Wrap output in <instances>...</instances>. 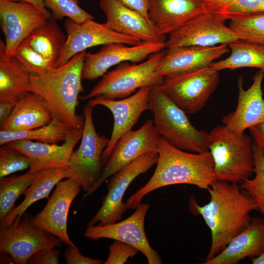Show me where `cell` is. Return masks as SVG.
I'll return each instance as SVG.
<instances>
[{"instance_id": "obj_31", "label": "cell", "mask_w": 264, "mask_h": 264, "mask_svg": "<svg viewBox=\"0 0 264 264\" xmlns=\"http://www.w3.org/2000/svg\"><path fill=\"white\" fill-rule=\"evenodd\" d=\"M36 173L29 169L22 175L0 178V220L15 208L16 201L29 186Z\"/></svg>"}, {"instance_id": "obj_22", "label": "cell", "mask_w": 264, "mask_h": 264, "mask_svg": "<svg viewBox=\"0 0 264 264\" xmlns=\"http://www.w3.org/2000/svg\"><path fill=\"white\" fill-rule=\"evenodd\" d=\"M229 51L226 44L213 46H183L164 49L156 70L160 76L210 66L213 61Z\"/></svg>"}, {"instance_id": "obj_27", "label": "cell", "mask_w": 264, "mask_h": 264, "mask_svg": "<svg viewBox=\"0 0 264 264\" xmlns=\"http://www.w3.org/2000/svg\"><path fill=\"white\" fill-rule=\"evenodd\" d=\"M0 40V102L19 98L30 91V74L14 57H6Z\"/></svg>"}, {"instance_id": "obj_39", "label": "cell", "mask_w": 264, "mask_h": 264, "mask_svg": "<svg viewBox=\"0 0 264 264\" xmlns=\"http://www.w3.org/2000/svg\"><path fill=\"white\" fill-rule=\"evenodd\" d=\"M59 252L53 247H45L35 253L29 259L30 264H58Z\"/></svg>"}, {"instance_id": "obj_37", "label": "cell", "mask_w": 264, "mask_h": 264, "mask_svg": "<svg viewBox=\"0 0 264 264\" xmlns=\"http://www.w3.org/2000/svg\"><path fill=\"white\" fill-rule=\"evenodd\" d=\"M0 148V178L29 168L28 157L12 148L7 144Z\"/></svg>"}, {"instance_id": "obj_41", "label": "cell", "mask_w": 264, "mask_h": 264, "mask_svg": "<svg viewBox=\"0 0 264 264\" xmlns=\"http://www.w3.org/2000/svg\"><path fill=\"white\" fill-rule=\"evenodd\" d=\"M117 0L125 6L139 12L150 21L148 17L149 0Z\"/></svg>"}, {"instance_id": "obj_46", "label": "cell", "mask_w": 264, "mask_h": 264, "mask_svg": "<svg viewBox=\"0 0 264 264\" xmlns=\"http://www.w3.org/2000/svg\"><path fill=\"white\" fill-rule=\"evenodd\" d=\"M262 11H264V0L263 2Z\"/></svg>"}, {"instance_id": "obj_33", "label": "cell", "mask_w": 264, "mask_h": 264, "mask_svg": "<svg viewBox=\"0 0 264 264\" xmlns=\"http://www.w3.org/2000/svg\"><path fill=\"white\" fill-rule=\"evenodd\" d=\"M209 11L225 20L234 15L262 11L264 0H200Z\"/></svg>"}, {"instance_id": "obj_1", "label": "cell", "mask_w": 264, "mask_h": 264, "mask_svg": "<svg viewBox=\"0 0 264 264\" xmlns=\"http://www.w3.org/2000/svg\"><path fill=\"white\" fill-rule=\"evenodd\" d=\"M210 198L206 204L189 200V210L200 215L209 228L211 244L205 261L219 254L250 223V213L257 208L250 195L239 184L217 180L207 190Z\"/></svg>"}, {"instance_id": "obj_29", "label": "cell", "mask_w": 264, "mask_h": 264, "mask_svg": "<svg viewBox=\"0 0 264 264\" xmlns=\"http://www.w3.org/2000/svg\"><path fill=\"white\" fill-rule=\"evenodd\" d=\"M66 36L52 17L35 29L22 43L54 64L66 41Z\"/></svg>"}, {"instance_id": "obj_16", "label": "cell", "mask_w": 264, "mask_h": 264, "mask_svg": "<svg viewBox=\"0 0 264 264\" xmlns=\"http://www.w3.org/2000/svg\"><path fill=\"white\" fill-rule=\"evenodd\" d=\"M0 18L7 58L13 56L24 40L49 19L29 3L10 0H0Z\"/></svg>"}, {"instance_id": "obj_36", "label": "cell", "mask_w": 264, "mask_h": 264, "mask_svg": "<svg viewBox=\"0 0 264 264\" xmlns=\"http://www.w3.org/2000/svg\"><path fill=\"white\" fill-rule=\"evenodd\" d=\"M14 56L31 75H40L54 68V64L30 46L22 43Z\"/></svg>"}, {"instance_id": "obj_4", "label": "cell", "mask_w": 264, "mask_h": 264, "mask_svg": "<svg viewBox=\"0 0 264 264\" xmlns=\"http://www.w3.org/2000/svg\"><path fill=\"white\" fill-rule=\"evenodd\" d=\"M148 110L154 114V124L159 135L175 147L189 152L208 151V133L198 130L185 111L163 91L160 85L151 87Z\"/></svg>"}, {"instance_id": "obj_28", "label": "cell", "mask_w": 264, "mask_h": 264, "mask_svg": "<svg viewBox=\"0 0 264 264\" xmlns=\"http://www.w3.org/2000/svg\"><path fill=\"white\" fill-rule=\"evenodd\" d=\"M228 46L231 51V54L224 60L210 64L216 70L249 67L264 71V45L238 39Z\"/></svg>"}, {"instance_id": "obj_11", "label": "cell", "mask_w": 264, "mask_h": 264, "mask_svg": "<svg viewBox=\"0 0 264 264\" xmlns=\"http://www.w3.org/2000/svg\"><path fill=\"white\" fill-rule=\"evenodd\" d=\"M154 122L148 119L139 129L124 134L117 142L110 156L104 166L100 179L85 197L93 194L109 177L139 157L151 153H158L159 136Z\"/></svg>"}, {"instance_id": "obj_30", "label": "cell", "mask_w": 264, "mask_h": 264, "mask_svg": "<svg viewBox=\"0 0 264 264\" xmlns=\"http://www.w3.org/2000/svg\"><path fill=\"white\" fill-rule=\"evenodd\" d=\"M74 129L53 117L48 124L42 127L20 132L0 131V145L19 139L35 140L39 142L56 144L64 141Z\"/></svg>"}, {"instance_id": "obj_9", "label": "cell", "mask_w": 264, "mask_h": 264, "mask_svg": "<svg viewBox=\"0 0 264 264\" xmlns=\"http://www.w3.org/2000/svg\"><path fill=\"white\" fill-rule=\"evenodd\" d=\"M158 153L147 154L137 158L111 176L107 184L108 192L102 205L88 223L87 226L105 225L120 220L128 208L122 201L132 181L156 164Z\"/></svg>"}, {"instance_id": "obj_32", "label": "cell", "mask_w": 264, "mask_h": 264, "mask_svg": "<svg viewBox=\"0 0 264 264\" xmlns=\"http://www.w3.org/2000/svg\"><path fill=\"white\" fill-rule=\"evenodd\" d=\"M228 20L239 39L264 45V11L234 15Z\"/></svg>"}, {"instance_id": "obj_17", "label": "cell", "mask_w": 264, "mask_h": 264, "mask_svg": "<svg viewBox=\"0 0 264 264\" xmlns=\"http://www.w3.org/2000/svg\"><path fill=\"white\" fill-rule=\"evenodd\" d=\"M82 187L70 178L59 181L44 208L32 218V224L60 239L67 245L76 246L67 232L70 206Z\"/></svg>"}, {"instance_id": "obj_38", "label": "cell", "mask_w": 264, "mask_h": 264, "mask_svg": "<svg viewBox=\"0 0 264 264\" xmlns=\"http://www.w3.org/2000/svg\"><path fill=\"white\" fill-rule=\"evenodd\" d=\"M139 251L135 247L124 242L114 240L110 246L109 254L105 264H124Z\"/></svg>"}, {"instance_id": "obj_42", "label": "cell", "mask_w": 264, "mask_h": 264, "mask_svg": "<svg viewBox=\"0 0 264 264\" xmlns=\"http://www.w3.org/2000/svg\"><path fill=\"white\" fill-rule=\"evenodd\" d=\"M254 143L258 146L264 153V122L248 128Z\"/></svg>"}, {"instance_id": "obj_23", "label": "cell", "mask_w": 264, "mask_h": 264, "mask_svg": "<svg viewBox=\"0 0 264 264\" xmlns=\"http://www.w3.org/2000/svg\"><path fill=\"white\" fill-rule=\"evenodd\" d=\"M208 12L200 0H149L148 17L157 32L166 36L190 20Z\"/></svg>"}, {"instance_id": "obj_43", "label": "cell", "mask_w": 264, "mask_h": 264, "mask_svg": "<svg viewBox=\"0 0 264 264\" xmlns=\"http://www.w3.org/2000/svg\"><path fill=\"white\" fill-rule=\"evenodd\" d=\"M18 99L5 102H0V124L4 122L8 118L12 112Z\"/></svg>"}, {"instance_id": "obj_44", "label": "cell", "mask_w": 264, "mask_h": 264, "mask_svg": "<svg viewBox=\"0 0 264 264\" xmlns=\"http://www.w3.org/2000/svg\"><path fill=\"white\" fill-rule=\"evenodd\" d=\"M14 1H22L29 3L39 9L48 18H52V15L46 8L44 0H10Z\"/></svg>"}, {"instance_id": "obj_3", "label": "cell", "mask_w": 264, "mask_h": 264, "mask_svg": "<svg viewBox=\"0 0 264 264\" xmlns=\"http://www.w3.org/2000/svg\"><path fill=\"white\" fill-rule=\"evenodd\" d=\"M86 51L64 65L40 75L30 74V91L44 101L53 118L74 130L83 129L84 117L76 112L79 95L84 91L82 71Z\"/></svg>"}, {"instance_id": "obj_40", "label": "cell", "mask_w": 264, "mask_h": 264, "mask_svg": "<svg viewBox=\"0 0 264 264\" xmlns=\"http://www.w3.org/2000/svg\"><path fill=\"white\" fill-rule=\"evenodd\" d=\"M64 256L67 264H100L102 262L99 259L85 256L76 246L68 245L65 251Z\"/></svg>"}, {"instance_id": "obj_18", "label": "cell", "mask_w": 264, "mask_h": 264, "mask_svg": "<svg viewBox=\"0 0 264 264\" xmlns=\"http://www.w3.org/2000/svg\"><path fill=\"white\" fill-rule=\"evenodd\" d=\"M151 87H145L132 95L119 100H108L99 98L90 99L94 107L105 106L111 112L114 123L108 145L103 152L101 162L103 167L108 161L118 140L125 133L132 131L142 113L149 108Z\"/></svg>"}, {"instance_id": "obj_20", "label": "cell", "mask_w": 264, "mask_h": 264, "mask_svg": "<svg viewBox=\"0 0 264 264\" xmlns=\"http://www.w3.org/2000/svg\"><path fill=\"white\" fill-rule=\"evenodd\" d=\"M264 71L259 69L253 78L251 86L247 89L243 87V78L238 80V102L235 111L222 118L223 124L231 132L239 134L246 129L264 122V99L262 82Z\"/></svg>"}, {"instance_id": "obj_35", "label": "cell", "mask_w": 264, "mask_h": 264, "mask_svg": "<svg viewBox=\"0 0 264 264\" xmlns=\"http://www.w3.org/2000/svg\"><path fill=\"white\" fill-rule=\"evenodd\" d=\"M47 9L50 10L52 17L56 21L69 18L83 23L94 17L82 8L78 0H44Z\"/></svg>"}, {"instance_id": "obj_5", "label": "cell", "mask_w": 264, "mask_h": 264, "mask_svg": "<svg viewBox=\"0 0 264 264\" xmlns=\"http://www.w3.org/2000/svg\"><path fill=\"white\" fill-rule=\"evenodd\" d=\"M251 138L244 132L237 134L223 124L208 133V148L211 154L218 180L241 184L254 173L255 160Z\"/></svg>"}, {"instance_id": "obj_14", "label": "cell", "mask_w": 264, "mask_h": 264, "mask_svg": "<svg viewBox=\"0 0 264 264\" xmlns=\"http://www.w3.org/2000/svg\"><path fill=\"white\" fill-rule=\"evenodd\" d=\"M149 208L148 204L140 203L133 213L124 220L105 225L87 226L84 236L95 241L106 238L124 242L140 251L148 264H161V259L150 245L145 232L144 221Z\"/></svg>"}, {"instance_id": "obj_7", "label": "cell", "mask_w": 264, "mask_h": 264, "mask_svg": "<svg viewBox=\"0 0 264 264\" xmlns=\"http://www.w3.org/2000/svg\"><path fill=\"white\" fill-rule=\"evenodd\" d=\"M94 107L89 102L84 107L81 143L71 154L67 168V178L78 183L86 193L100 178L103 169L101 158L110 140L105 135H99L96 131L92 117Z\"/></svg>"}, {"instance_id": "obj_19", "label": "cell", "mask_w": 264, "mask_h": 264, "mask_svg": "<svg viewBox=\"0 0 264 264\" xmlns=\"http://www.w3.org/2000/svg\"><path fill=\"white\" fill-rule=\"evenodd\" d=\"M83 132V129L73 130L61 145L29 139L16 140L6 144L29 158V169L34 173L47 168H67L73 149L81 139Z\"/></svg>"}, {"instance_id": "obj_13", "label": "cell", "mask_w": 264, "mask_h": 264, "mask_svg": "<svg viewBox=\"0 0 264 264\" xmlns=\"http://www.w3.org/2000/svg\"><path fill=\"white\" fill-rule=\"evenodd\" d=\"M225 21L212 12L203 13L188 21L169 34L166 42L167 48L228 45L239 38L229 26L225 25Z\"/></svg>"}, {"instance_id": "obj_24", "label": "cell", "mask_w": 264, "mask_h": 264, "mask_svg": "<svg viewBox=\"0 0 264 264\" xmlns=\"http://www.w3.org/2000/svg\"><path fill=\"white\" fill-rule=\"evenodd\" d=\"M264 251V218H252L249 225L226 247L203 264H236L246 257L255 258Z\"/></svg>"}, {"instance_id": "obj_25", "label": "cell", "mask_w": 264, "mask_h": 264, "mask_svg": "<svg viewBox=\"0 0 264 264\" xmlns=\"http://www.w3.org/2000/svg\"><path fill=\"white\" fill-rule=\"evenodd\" d=\"M52 115L44 101L29 91L20 97L8 117L0 124V130L20 132L34 129L50 123Z\"/></svg>"}, {"instance_id": "obj_21", "label": "cell", "mask_w": 264, "mask_h": 264, "mask_svg": "<svg viewBox=\"0 0 264 264\" xmlns=\"http://www.w3.org/2000/svg\"><path fill=\"white\" fill-rule=\"evenodd\" d=\"M99 5L106 16L104 23L110 29L141 42H166V36L160 35L149 20L117 0H99Z\"/></svg>"}, {"instance_id": "obj_8", "label": "cell", "mask_w": 264, "mask_h": 264, "mask_svg": "<svg viewBox=\"0 0 264 264\" xmlns=\"http://www.w3.org/2000/svg\"><path fill=\"white\" fill-rule=\"evenodd\" d=\"M219 83V71L210 65L166 75L161 87L179 108L194 114L205 105Z\"/></svg>"}, {"instance_id": "obj_45", "label": "cell", "mask_w": 264, "mask_h": 264, "mask_svg": "<svg viewBox=\"0 0 264 264\" xmlns=\"http://www.w3.org/2000/svg\"><path fill=\"white\" fill-rule=\"evenodd\" d=\"M252 262L253 264H264V251L259 256L253 258Z\"/></svg>"}, {"instance_id": "obj_15", "label": "cell", "mask_w": 264, "mask_h": 264, "mask_svg": "<svg viewBox=\"0 0 264 264\" xmlns=\"http://www.w3.org/2000/svg\"><path fill=\"white\" fill-rule=\"evenodd\" d=\"M166 48V42H141L134 45L118 43L103 45L96 52L85 53L82 79L94 80L102 77L114 66L129 61L142 62L151 55Z\"/></svg>"}, {"instance_id": "obj_10", "label": "cell", "mask_w": 264, "mask_h": 264, "mask_svg": "<svg viewBox=\"0 0 264 264\" xmlns=\"http://www.w3.org/2000/svg\"><path fill=\"white\" fill-rule=\"evenodd\" d=\"M32 216L22 215L6 228L0 229V251L7 253L14 263L27 264L37 251L45 247H60L63 242L55 236L34 226Z\"/></svg>"}, {"instance_id": "obj_2", "label": "cell", "mask_w": 264, "mask_h": 264, "mask_svg": "<svg viewBox=\"0 0 264 264\" xmlns=\"http://www.w3.org/2000/svg\"><path fill=\"white\" fill-rule=\"evenodd\" d=\"M158 148L155 170L148 182L126 200L128 209H135L146 195L162 187L188 184L207 190L217 180L209 150L200 153L186 152L160 135Z\"/></svg>"}, {"instance_id": "obj_6", "label": "cell", "mask_w": 264, "mask_h": 264, "mask_svg": "<svg viewBox=\"0 0 264 264\" xmlns=\"http://www.w3.org/2000/svg\"><path fill=\"white\" fill-rule=\"evenodd\" d=\"M164 50L151 55L142 63L125 62L106 73L82 100L99 98L108 100L121 99L135 92L137 89L162 84L164 77L157 75L156 68Z\"/></svg>"}, {"instance_id": "obj_12", "label": "cell", "mask_w": 264, "mask_h": 264, "mask_svg": "<svg viewBox=\"0 0 264 264\" xmlns=\"http://www.w3.org/2000/svg\"><path fill=\"white\" fill-rule=\"evenodd\" d=\"M64 28L66 41L54 64V68L64 65L77 54L91 47L115 43L134 45L141 42L136 38L110 29L105 23L93 20L79 23L66 18Z\"/></svg>"}, {"instance_id": "obj_26", "label": "cell", "mask_w": 264, "mask_h": 264, "mask_svg": "<svg viewBox=\"0 0 264 264\" xmlns=\"http://www.w3.org/2000/svg\"><path fill=\"white\" fill-rule=\"evenodd\" d=\"M68 178L67 168H47L35 174V176L24 192L23 201L5 218L0 220V229L10 225L16 219H21L26 210L36 201L48 195L61 180Z\"/></svg>"}, {"instance_id": "obj_34", "label": "cell", "mask_w": 264, "mask_h": 264, "mask_svg": "<svg viewBox=\"0 0 264 264\" xmlns=\"http://www.w3.org/2000/svg\"><path fill=\"white\" fill-rule=\"evenodd\" d=\"M255 160V177L245 180L240 184L242 190L251 197L257 210L264 216V153L262 149L253 143Z\"/></svg>"}]
</instances>
